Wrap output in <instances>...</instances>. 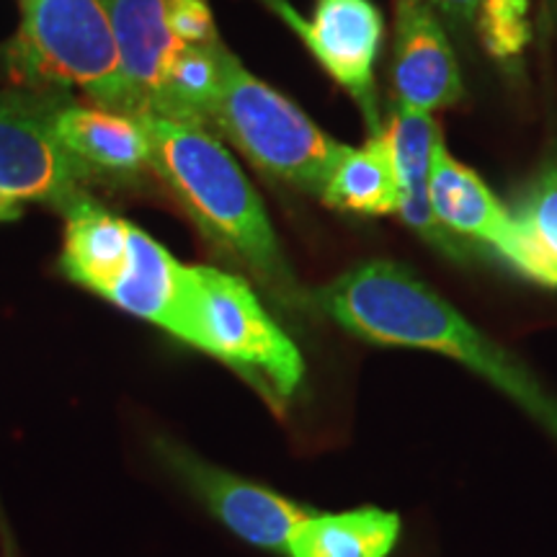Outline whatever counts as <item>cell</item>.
Segmentation results:
<instances>
[{"label": "cell", "mask_w": 557, "mask_h": 557, "mask_svg": "<svg viewBox=\"0 0 557 557\" xmlns=\"http://www.w3.org/2000/svg\"><path fill=\"white\" fill-rule=\"evenodd\" d=\"M315 305L369 344L421 348L459 361L524 408L557 442V395L403 263H359L318 289Z\"/></svg>", "instance_id": "6da1fadb"}, {"label": "cell", "mask_w": 557, "mask_h": 557, "mask_svg": "<svg viewBox=\"0 0 557 557\" xmlns=\"http://www.w3.org/2000/svg\"><path fill=\"white\" fill-rule=\"evenodd\" d=\"M158 173L189 220L214 246L250 271L282 308L302 312V287L284 259L267 207L225 145L201 124L143 116Z\"/></svg>", "instance_id": "7a4b0ae2"}, {"label": "cell", "mask_w": 557, "mask_h": 557, "mask_svg": "<svg viewBox=\"0 0 557 557\" xmlns=\"http://www.w3.org/2000/svg\"><path fill=\"white\" fill-rule=\"evenodd\" d=\"M186 346L220 359L271 406L295 398L305 361L287 331L269 315L246 278L214 267H189V297L181 336Z\"/></svg>", "instance_id": "3957f363"}, {"label": "cell", "mask_w": 557, "mask_h": 557, "mask_svg": "<svg viewBox=\"0 0 557 557\" xmlns=\"http://www.w3.org/2000/svg\"><path fill=\"white\" fill-rule=\"evenodd\" d=\"M212 127L267 176L318 199L346 150L295 101L243 67L227 47L220 50Z\"/></svg>", "instance_id": "277c9868"}, {"label": "cell", "mask_w": 557, "mask_h": 557, "mask_svg": "<svg viewBox=\"0 0 557 557\" xmlns=\"http://www.w3.org/2000/svg\"><path fill=\"white\" fill-rule=\"evenodd\" d=\"M13 78L32 88L83 90L94 107L129 114L120 50L103 0H21Z\"/></svg>", "instance_id": "5b68a950"}, {"label": "cell", "mask_w": 557, "mask_h": 557, "mask_svg": "<svg viewBox=\"0 0 557 557\" xmlns=\"http://www.w3.org/2000/svg\"><path fill=\"white\" fill-rule=\"evenodd\" d=\"M54 103L39 94L0 96V222L18 220L39 201L60 209L94 181L54 137Z\"/></svg>", "instance_id": "8992f818"}, {"label": "cell", "mask_w": 557, "mask_h": 557, "mask_svg": "<svg viewBox=\"0 0 557 557\" xmlns=\"http://www.w3.org/2000/svg\"><path fill=\"white\" fill-rule=\"evenodd\" d=\"M150 455L235 537L267 553L287 555L295 529L312 513L267 485L207 462L169 434L150 436Z\"/></svg>", "instance_id": "52a82bcc"}, {"label": "cell", "mask_w": 557, "mask_h": 557, "mask_svg": "<svg viewBox=\"0 0 557 557\" xmlns=\"http://www.w3.org/2000/svg\"><path fill=\"white\" fill-rule=\"evenodd\" d=\"M292 32L302 39L318 65L359 103L367 127L380 135V103L374 65L382 45V13L372 0H315L305 18L287 0H263Z\"/></svg>", "instance_id": "ba28073f"}, {"label": "cell", "mask_w": 557, "mask_h": 557, "mask_svg": "<svg viewBox=\"0 0 557 557\" xmlns=\"http://www.w3.org/2000/svg\"><path fill=\"white\" fill-rule=\"evenodd\" d=\"M393 60L395 103L400 107L434 114L465 99L457 54L429 0H395Z\"/></svg>", "instance_id": "9c48e42d"}, {"label": "cell", "mask_w": 557, "mask_h": 557, "mask_svg": "<svg viewBox=\"0 0 557 557\" xmlns=\"http://www.w3.org/2000/svg\"><path fill=\"white\" fill-rule=\"evenodd\" d=\"M132 116H160L165 99V78L173 60L184 50L169 24L165 0H103Z\"/></svg>", "instance_id": "30bf717a"}, {"label": "cell", "mask_w": 557, "mask_h": 557, "mask_svg": "<svg viewBox=\"0 0 557 557\" xmlns=\"http://www.w3.org/2000/svg\"><path fill=\"white\" fill-rule=\"evenodd\" d=\"M52 129L90 178H135L152 171V145L143 116L58 99Z\"/></svg>", "instance_id": "8fae6325"}, {"label": "cell", "mask_w": 557, "mask_h": 557, "mask_svg": "<svg viewBox=\"0 0 557 557\" xmlns=\"http://www.w3.org/2000/svg\"><path fill=\"white\" fill-rule=\"evenodd\" d=\"M382 137H385L387 148L393 152L395 171H398V214L403 222L413 230L418 238L426 240L431 248L442 250L449 259H468L470 243L449 235L447 230L438 225L434 209H431V163H434L436 145L442 143V129H438L434 114L395 103L387 127H382Z\"/></svg>", "instance_id": "7c38bea8"}, {"label": "cell", "mask_w": 557, "mask_h": 557, "mask_svg": "<svg viewBox=\"0 0 557 557\" xmlns=\"http://www.w3.org/2000/svg\"><path fill=\"white\" fill-rule=\"evenodd\" d=\"M186 297L189 267L173 259L171 250L160 246L145 230H132L127 263L103 299L178 338L186 315Z\"/></svg>", "instance_id": "4fadbf2b"}, {"label": "cell", "mask_w": 557, "mask_h": 557, "mask_svg": "<svg viewBox=\"0 0 557 557\" xmlns=\"http://www.w3.org/2000/svg\"><path fill=\"white\" fill-rule=\"evenodd\" d=\"M429 199L438 225L449 235L465 243H483L485 248L498 250V256L504 253L511 240L513 214L475 171L449 156L444 139L434 150Z\"/></svg>", "instance_id": "5bb4252c"}, {"label": "cell", "mask_w": 557, "mask_h": 557, "mask_svg": "<svg viewBox=\"0 0 557 557\" xmlns=\"http://www.w3.org/2000/svg\"><path fill=\"white\" fill-rule=\"evenodd\" d=\"M60 212L65 220L60 271L73 284L103 297L127 263L135 225L116 218L86 191L67 199Z\"/></svg>", "instance_id": "9a60e30c"}, {"label": "cell", "mask_w": 557, "mask_h": 557, "mask_svg": "<svg viewBox=\"0 0 557 557\" xmlns=\"http://www.w3.org/2000/svg\"><path fill=\"white\" fill-rule=\"evenodd\" d=\"M398 537V513L374 506L310 513L292 534L287 557H387Z\"/></svg>", "instance_id": "2e32d148"}, {"label": "cell", "mask_w": 557, "mask_h": 557, "mask_svg": "<svg viewBox=\"0 0 557 557\" xmlns=\"http://www.w3.org/2000/svg\"><path fill=\"white\" fill-rule=\"evenodd\" d=\"M320 201L341 212L382 218L398 212L400 184L385 137L372 135L361 148H346Z\"/></svg>", "instance_id": "e0dca14e"}, {"label": "cell", "mask_w": 557, "mask_h": 557, "mask_svg": "<svg viewBox=\"0 0 557 557\" xmlns=\"http://www.w3.org/2000/svg\"><path fill=\"white\" fill-rule=\"evenodd\" d=\"M225 47V45H222ZM184 47L165 78V99L160 116L173 122L212 127L214 101L220 94V50Z\"/></svg>", "instance_id": "ac0fdd59"}, {"label": "cell", "mask_w": 557, "mask_h": 557, "mask_svg": "<svg viewBox=\"0 0 557 557\" xmlns=\"http://www.w3.org/2000/svg\"><path fill=\"white\" fill-rule=\"evenodd\" d=\"M475 26L493 58H519L529 41L527 0H483Z\"/></svg>", "instance_id": "d6986e66"}, {"label": "cell", "mask_w": 557, "mask_h": 557, "mask_svg": "<svg viewBox=\"0 0 557 557\" xmlns=\"http://www.w3.org/2000/svg\"><path fill=\"white\" fill-rule=\"evenodd\" d=\"M517 212L534 227L557 261V163L547 165L529 186Z\"/></svg>", "instance_id": "ffe728a7"}, {"label": "cell", "mask_w": 557, "mask_h": 557, "mask_svg": "<svg viewBox=\"0 0 557 557\" xmlns=\"http://www.w3.org/2000/svg\"><path fill=\"white\" fill-rule=\"evenodd\" d=\"M165 13H169L173 34L186 47H199V50L222 47L207 0H165Z\"/></svg>", "instance_id": "44dd1931"}, {"label": "cell", "mask_w": 557, "mask_h": 557, "mask_svg": "<svg viewBox=\"0 0 557 557\" xmlns=\"http://www.w3.org/2000/svg\"><path fill=\"white\" fill-rule=\"evenodd\" d=\"M434 5L438 16L449 21L455 29H470L478 21V11L483 0H429Z\"/></svg>", "instance_id": "7402d4cb"}]
</instances>
